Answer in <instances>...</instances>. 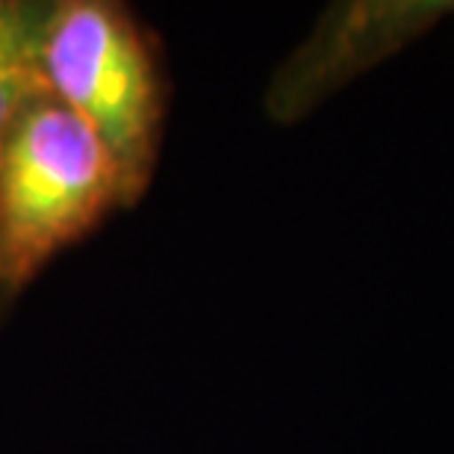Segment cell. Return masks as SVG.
I'll return each instance as SVG.
<instances>
[{
    "label": "cell",
    "mask_w": 454,
    "mask_h": 454,
    "mask_svg": "<svg viewBox=\"0 0 454 454\" xmlns=\"http://www.w3.org/2000/svg\"><path fill=\"white\" fill-rule=\"evenodd\" d=\"M44 12L0 0V142L44 92L39 68V30Z\"/></svg>",
    "instance_id": "obj_4"
},
{
    "label": "cell",
    "mask_w": 454,
    "mask_h": 454,
    "mask_svg": "<svg viewBox=\"0 0 454 454\" xmlns=\"http://www.w3.org/2000/svg\"><path fill=\"white\" fill-rule=\"evenodd\" d=\"M454 18V0H348L331 4L307 39L280 62L266 89V113L295 124Z\"/></svg>",
    "instance_id": "obj_3"
},
{
    "label": "cell",
    "mask_w": 454,
    "mask_h": 454,
    "mask_svg": "<svg viewBox=\"0 0 454 454\" xmlns=\"http://www.w3.org/2000/svg\"><path fill=\"white\" fill-rule=\"evenodd\" d=\"M39 68L48 98L106 145L136 201L157 162L162 80L133 18L101 0L53 6L42 18Z\"/></svg>",
    "instance_id": "obj_2"
},
{
    "label": "cell",
    "mask_w": 454,
    "mask_h": 454,
    "mask_svg": "<svg viewBox=\"0 0 454 454\" xmlns=\"http://www.w3.org/2000/svg\"><path fill=\"white\" fill-rule=\"evenodd\" d=\"M127 201L130 189L106 145L59 101H33L0 142V284H30Z\"/></svg>",
    "instance_id": "obj_1"
}]
</instances>
